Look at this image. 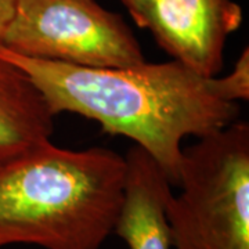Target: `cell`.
<instances>
[{"instance_id":"1","label":"cell","mask_w":249,"mask_h":249,"mask_svg":"<svg viewBox=\"0 0 249 249\" xmlns=\"http://www.w3.org/2000/svg\"><path fill=\"white\" fill-rule=\"evenodd\" d=\"M0 57L34 80L54 115L72 112L96 121L106 133L124 136L147 151L178 186L181 142L201 139L237 121L240 107L219 94L214 78L181 62L91 68L31 58L0 45Z\"/></svg>"},{"instance_id":"2","label":"cell","mask_w":249,"mask_h":249,"mask_svg":"<svg viewBox=\"0 0 249 249\" xmlns=\"http://www.w3.org/2000/svg\"><path fill=\"white\" fill-rule=\"evenodd\" d=\"M126 160L104 147L40 142L0 163V249H100L114 232Z\"/></svg>"},{"instance_id":"3","label":"cell","mask_w":249,"mask_h":249,"mask_svg":"<svg viewBox=\"0 0 249 249\" xmlns=\"http://www.w3.org/2000/svg\"><path fill=\"white\" fill-rule=\"evenodd\" d=\"M166 204L173 249H249V124L235 121L183 150Z\"/></svg>"},{"instance_id":"4","label":"cell","mask_w":249,"mask_h":249,"mask_svg":"<svg viewBox=\"0 0 249 249\" xmlns=\"http://www.w3.org/2000/svg\"><path fill=\"white\" fill-rule=\"evenodd\" d=\"M0 45L31 58L91 68L145 61L124 18L96 0H17Z\"/></svg>"},{"instance_id":"5","label":"cell","mask_w":249,"mask_h":249,"mask_svg":"<svg viewBox=\"0 0 249 249\" xmlns=\"http://www.w3.org/2000/svg\"><path fill=\"white\" fill-rule=\"evenodd\" d=\"M234 0H155L142 27L163 52L204 78L217 76L229 36L240 28Z\"/></svg>"},{"instance_id":"6","label":"cell","mask_w":249,"mask_h":249,"mask_svg":"<svg viewBox=\"0 0 249 249\" xmlns=\"http://www.w3.org/2000/svg\"><path fill=\"white\" fill-rule=\"evenodd\" d=\"M124 196L115 232L129 249H173L166 204L172 184L151 155L136 145L126 157Z\"/></svg>"},{"instance_id":"7","label":"cell","mask_w":249,"mask_h":249,"mask_svg":"<svg viewBox=\"0 0 249 249\" xmlns=\"http://www.w3.org/2000/svg\"><path fill=\"white\" fill-rule=\"evenodd\" d=\"M54 118L34 80L0 57V162L50 140Z\"/></svg>"},{"instance_id":"8","label":"cell","mask_w":249,"mask_h":249,"mask_svg":"<svg viewBox=\"0 0 249 249\" xmlns=\"http://www.w3.org/2000/svg\"><path fill=\"white\" fill-rule=\"evenodd\" d=\"M219 94L226 101L237 103L249 98V50L245 47L237 58L231 72L224 76H214Z\"/></svg>"},{"instance_id":"9","label":"cell","mask_w":249,"mask_h":249,"mask_svg":"<svg viewBox=\"0 0 249 249\" xmlns=\"http://www.w3.org/2000/svg\"><path fill=\"white\" fill-rule=\"evenodd\" d=\"M124 4V7L130 13V16L134 18L139 27H142V22L145 19V16L148 10L151 9L152 3L155 0H121Z\"/></svg>"},{"instance_id":"10","label":"cell","mask_w":249,"mask_h":249,"mask_svg":"<svg viewBox=\"0 0 249 249\" xmlns=\"http://www.w3.org/2000/svg\"><path fill=\"white\" fill-rule=\"evenodd\" d=\"M17 0H0V39L3 37L6 29L14 17Z\"/></svg>"},{"instance_id":"11","label":"cell","mask_w":249,"mask_h":249,"mask_svg":"<svg viewBox=\"0 0 249 249\" xmlns=\"http://www.w3.org/2000/svg\"><path fill=\"white\" fill-rule=\"evenodd\" d=\"M0 163H1V162H0Z\"/></svg>"}]
</instances>
